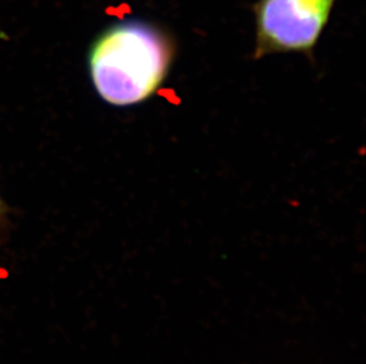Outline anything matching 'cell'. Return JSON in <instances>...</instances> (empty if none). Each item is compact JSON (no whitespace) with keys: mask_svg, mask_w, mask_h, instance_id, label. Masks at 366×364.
Returning <instances> with one entry per match:
<instances>
[{"mask_svg":"<svg viewBox=\"0 0 366 364\" xmlns=\"http://www.w3.org/2000/svg\"><path fill=\"white\" fill-rule=\"evenodd\" d=\"M176 43L151 21L128 19L95 38L88 55L97 95L114 107H132L156 96L176 59Z\"/></svg>","mask_w":366,"mask_h":364,"instance_id":"6da1fadb","label":"cell"},{"mask_svg":"<svg viewBox=\"0 0 366 364\" xmlns=\"http://www.w3.org/2000/svg\"><path fill=\"white\" fill-rule=\"evenodd\" d=\"M337 0H257L254 59L277 54H302L313 59Z\"/></svg>","mask_w":366,"mask_h":364,"instance_id":"7a4b0ae2","label":"cell"},{"mask_svg":"<svg viewBox=\"0 0 366 364\" xmlns=\"http://www.w3.org/2000/svg\"><path fill=\"white\" fill-rule=\"evenodd\" d=\"M5 217H6V207H5V203H3V200L0 198V228L3 227Z\"/></svg>","mask_w":366,"mask_h":364,"instance_id":"3957f363","label":"cell"}]
</instances>
